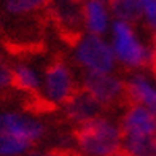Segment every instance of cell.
Returning a JSON list of instances; mask_svg holds the SVG:
<instances>
[{
    "mask_svg": "<svg viewBox=\"0 0 156 156\" xmlns=\"http://www.w3.org/2000/svg\"><path fill=\"white\" fill-rule=\"evenodd\" d=\"M124 83L129 104H137L156 112V70L144 69L129 72L124 76Z\"/></svg>",
    "mask_w": 156,
    "mask_h": 156,
    "instance_id": "52a82bcc",
    "label": "cell"
},
{
    "mask_svg": "<svg viewBox=\"0 0 156 156\" xmlns=\"http://www.w3.org/2000/svg\"><path fill=\"white\" fill-rule=\"evenodd\" d=\"M123 137L156 136V112L127 102L118 116Z\"/></svg>",
    "mask_w": 156,
    "mask_h": 156,
    "instance_id": "ba28073f",
    "label": "cell"
},
{
    "mask_svg": "<svg viewBox=\"0 0 156 156\" xmlns=\"http://www.w3.org/2000/svg\"><path fill=\"white\" fill-rule=\"evenodd\" d=\"M112 156H126L123 151H118V153H115V154H112Z\"/></svg>",
    "mask_w": 156,
    "mask_h": 156,
    "instance_id": "44dd1931",
    "label": "cell"
},
{
    "mask_svg": "<svg viewBox=\"0 0 156 156\" xmlns=\"http://www.w3.org/2000/svg\"><path fill=\"white\" fill-rule=\"evenodd\" d=\"M76 156H112L121 151L123 132L116 116L104 113L73 132Z\"/></svg>",
    "mask_w": 156,
    "mask_h": 156,
    "instance_id": "7a4b0ae2",
    "label": "cell"
},
{
    "mask_svg": "<svg viewBox=\"0 0 156 156\" xmlns=\"http://www.w3.org/2000/svg\"><path fill=\"white\" fill-rule=\"evenodd\" d=\"M70 62L80 75L108 73L118 70L108 38L84 32L76 35L70 43Z\"/></svg>",
    "mask_w": 156,
    "mask_h": 156,
    "instance_id": "277c9868",
    "label": "cell"
},
{
    "mask_svg": "<svg viewBox=\"0 0 156 156\" xmlns=\"http://www.w3.org/2000/svg\"><path fill=\"white\" fill-rule=\"evenodd\" d=\"M0 132L23 139L34 147L46 139L49 127L46 119L30 110L2 108L0 110Z\"/></svg>",
    "mask_w": 156,
    "mask_h": 156,
    "instance_id": "5b68a950",
    "label": "cell"
},
{
    "mask_svg": "<svg viewBox=\"0 0 156 156\" xmlns=\"http://www.w3.org/2000/svg\"><path fill=\"white\" fill-rule=\"evenodd\" d=\"M121 151L126 156H156V136L123 137Z\"/></svg>",
    "mask_w": 156,
    "mask_h": 156,
    "instance_id": "5bb4252c",
    "label": "cell"
},
{
    "mask_svg": "<svg viewBox=\"0 0 156 156\" xmlns=\"http://www.w3.org/2000/svg\"><path fill=\"white\" fill-rule=\"evenodd\" d=\"M51 15L56 24L59 26V29L62 32L73 35V38L83 32L81 3L72 2V0H59V2H54L51 5Z\"/></svg>",
    "mask_w": 156,
    "mask_h": 156,
    "instance_id": "7c38bea8",
    "label": "cell"
},
{
    "mask_svg": "<svg viewBox=\"0 0 156 156\" xmlns=\"http://www.w3.org/2000/svg\"><path fill=\"white\" fill-rule=\"evenodd\" d=\"M34 148L32 144L23 139L0 132V156H27Z\"/></svg>",
    "mask_w": 156,
    "mask_h": 156,
    "instance_id": "9a60e30c",
    "label": "cell"
},
{
    "mask_svg": "<svg viewBox=\"0 0 156 156\" xmlns=\"http://www.w3.org/2000/svg\"><path fill=\"white\" fill-rule=\"evenodd\" d=\"M13 88V78H11V62L0 56V94L6 93Z\"/></svg>",
    "mask_w": 156,
    "mask_h": 156,
    "instance_id": "ac0fdd59",
    "label": "cell"
},
{
    "mask_svg": "<svg viewBox=\"0 0 156 156\" xmlns=\"http://www.w3.org/2000/svg\"><path fill=\"white\" fill-rule=\"evenodd\" d=\"M45 5L43 0H6L3 10L11 16H27L40 11Z\"/></svg>",
    "mask_w": 156,
    "mask_h": 156,
    "instance_id": "2e32d148",
    "label": "cell"
},
{
    "mask_svg": "<svg viewBox=\"0 0 156 156\" xmlns=\"http://www.w3.org/2000/svg\"><path fill=\"white\" fill-rule=\"evenodd\" d=\"M27 156H75L64 150H43V148H34Z\"/></svg>",
    "mask_w": 156,
    "mask_h": 156,
    "instance_id": "d6986e66",
    "label": "cell"
},
{
    "mask_svg": "<svg viewBox=\"0 0 156 156\" xmlns=\"http://www.w3.org/2000/svg\"><path fill=\"white\" fill-rule=\"evenodd\" d=\"M83 16V32L97 37H108L113 27V15L110 8V2L105 0H86L81 3Z\"/></svg>",
    "mask_w": 156,
    "mask_h": 156,
    "instance_id": "30bf717a",
    "label": "cell"
},
{
    "mask_svg": "<svg viewBox=\"0 0 156 156\" xmlns=\"http://www.w3.org/2000/svg\"><path fill=\"white\" fill-rule=\"evenodd\" d=\"M81 89L102 105L113 108L126 101L124 76L116 72L108 73H84L81 75Z\"/></svg>",
    "mask_w": 156,
    "mask_h": 156,
    "instance_id": "8992f818",
    "label": "cell"
},
{
    "mask_svg": "<svg viewBox=\"0 0 156 156\" xmlns=\"http://www.w3.org/2000/svg\"><path fill=\"white\" fill-rule=\"evenodd\" d=\"M43 70L45 66L38 64L37 61L23 58L11 62V78H13V88L19 93L37 96L41 80H43Z\"/></svg>",
    "mask_w": 156,
    "mask_h": 156,
    "instance_id": "8fae6325",
    "label": "cell"
},
{
    "mask_svg": "<svg viewBox=\"0 0 156 156\" xmlns=\"http://www.w3.org/2000/svg\"><path fill=\"white\" fill-rule=\"evenodd\" d=\"M140 26L150 32L156 30V0H142Z\"/></svg>",
    "mask_w": 156,
    "mask_h": 156,
    "instance_id": "e0dca14e",
    "label": "cell"
},
{
    "mask_svg": "<svg viewBox=\"0 0 156 156\" xmlns=\"http://www.w3.org/2000/svg\"><path fill=\"white\" fill-rule=\"evenodd\" d=\"M61 113H62V118L76 129V127H81L84 124L91 123L93 119L99 118L101 115H104L105 108L94 97H91L88 93L80 89L61 108Z\"/></svg>",
    "mask_w": 156,
    "mask_h": 156,
    "instance_id": "9c48e42d",
    "label": "cell"
},
{
    "mask_svg": "<svg viewBox=\"0 0 156 156\" xmlns=\"http://www.w3.org/2000/svg\"><path fill=\"white\" fill-rule=\"evenodd\" d=\"M150 46H151V53H153V59H154V66H156V30L150 34Z\"/></svg>",
    "mask_w": 156,
    "mask_h": 156,
    "instance_id": "ffe728a7",
    "label": "cell"
},
{
    "mask_svg": "<svg viewBox=\"0 0 156 156\" xmlns=\"http://www.w3.org/2000/svg\"><path fill=\"white\" fill-rule=\"evenodd\" d=\"M107 38L119 69L126 70L127 73L153 69L154 59L150 40L144 35L140 26L115 21Z\"/></svg>",
    "mask_w": 156,
    "mask_h": 156,
    "instance_id": "6da1fadb",
    "label": "cell"
},
{
    "mask_svg": "<svg viewBox=\"0 0 156 156\" xmlns=\"http://www.w3.org/2000/svg\"><path fill=\"white\" fill-rule=\"evenodd\" d=\"M81 89V75L73 64L66 59L48 62L38 91V101L49 108H62Z\"/></svg>",
    "mask_w": 156,
    "mask_h": 156,
    "instance_id": "3957f363",
    "label": "cell"
},
{
    "mask_svg": "<svg viewBox=\"0 0 156 156\" xmlns=\"http://www.w3.org/2000/svg\"><path fill=\"white\" fill-rule=\"evenodd\" d=\"M110 8L115 21L140 26L142 0H113L110 2Z\"/></svg>",
    "mask_w": 156,
    "mask_h": 156,
    "instance_id": "4fadbf2b",
    "label": "cell"
}]
</instances>
